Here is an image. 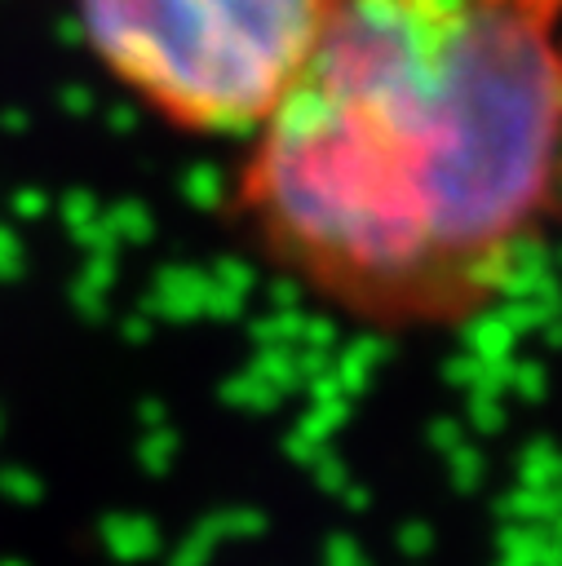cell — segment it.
I'll list each match as a JSON object with an SVG mask.
<instances>
[{
	"mask_svg": "<svg viewBox=\"0 0 562 566\" xmlns=\"http://www.w3.org/2000/svg\"><path fill=\"white\" fill-rule=\"evenodd\" d=\"M226 212L358 327L473 323L562 217V0H323Z\"/></svg>",
	"mask_w": 562,
	"mask_h": 566,
	"instance_id": "1",
	"label": "cell"
},
{
	"mask_svg": "<svg viewBox=\"0 0 562 566\" xmlns=\"http://www.w3.org/2000/svg\"><path fill=\"white\" fill-rule=\"evenodd\" d=\"M93 62L155 119L248 137L283 97L323 0H62Z\"/></svg>",
	"mask_w": 562,
	"mask_h": 566,
	"instance_id": "2",
	"label": "cell"
}]
</instances>
